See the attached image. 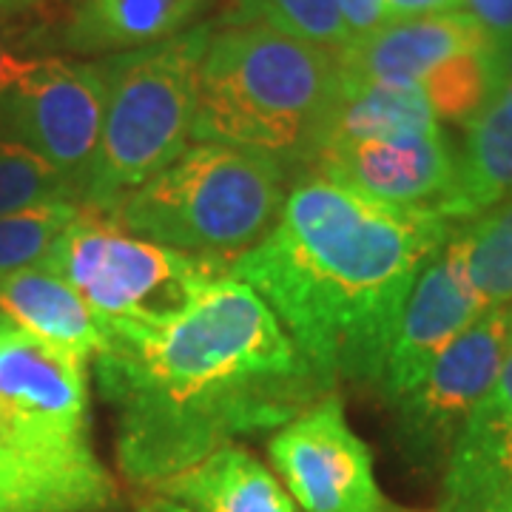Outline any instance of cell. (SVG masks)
Here are the masks:
<instances>
[{"label":"cell","mask_w":512,"mask_h":512,"mask_svg":"<svg viewBox=\"0 0 512 512\" xmlns=\"http://www.w3.org/2000/svg\"><path fill=\"white\" fill-rule=\"evenodd\" d=\"M94 370L114 410L117 467L148 490L237 436L282 430L333 390L234 276L168 328L109 333Z\"/></svg>","instance_id":"6da1fadb"},{"label":"cell","mask_w":512,"mask_h":512,"mask_svg":"<svg viewBox=\"0 0 512 512\" xmlns=\"http://www.w3.org/2000/svg\"><path fill=\"white\" fill-rule=\"evenodd\" d=\"M453 231L433 211L387 208L308 171L231 276L330 384H379L404 302Z\"/></svg>","instance_id":"7a4b0ae2"},{"label":"cell","mask_w":512,"mask_h":512,"mask_svg":"<svg viewBox=\"0 0 512 512\" xmlns=\"http://www.w3.org/2000/svg\"><path fill=\"white\" fill-rule=\"evenodd\" d=\"M86 359L15 325L0 339V512H106L117 484L97 458Z\"/></svg>","instance_id":"3957f363"},{"label":"cell","mask_w":512,"mask_h":512,"mask_svg":"<svg viewBox=\"0 0 512 512\" xmlns=\"http://www.w3.org/2000/svg\"><path fill=\"white\" fill-rule=\"evenodd\" d=\"M339 92L333 52L262 26H225L202 55L191 137L254 151L282 168L311 165Z\"/></svg>","instance_id":"277c9868"},{"label":"cell","mask_w":512,"mask_h":512,"mask_svg":"<svg viewBox=\"0 0 512 512\" xmlns=\"http://www.w3.org/2000/svg\"><path fill=\"white\" fill-rule=\"evenodd\" d=\"M285 197L276 160L197 143L103 217L134 237L234 265L271 231Z\"/></svg>","instance_id":"5b68a950"},{"label":"cell","mask_w":512,"mask_h":512,"mask_svg":"<svg viewBox=\"0 0 512 512\" xmlns=\"http://www.w3.org/2000/svg\"><path fill=\"white\" fill-rule=\"evenodd\" d=\"M211 26L103 60L106 111L83 205L111 214L131 191L174 163L191 140L197 77Z\"/></svg>","instance_id":"8992f818"},{"label":"cell","mask_w":512,"mask_h":512,"mask_svg":"<svg viewBox=\"0 0 512 512\" xmlns=\"http://www.w3.org/2000/svg\"><path fill=\"white\" fill-rule=\"evenodd\" d=\"M43 271L80 293L109 333H123L180 322L220 279L231 276V265L134 237L83 205Z\"/></svg>","instance_id":"52a82bcc"},{"label":"cell","mask_w":512,"mask_h":512,"mask_svg":"<svg viewBox=\"0 0 512 512\" xmlns=\"http://www.w3.org/2000/svg\"><path fill=\"white\" fill-rule=\"evenodd\" d=\"M512 350V308H490L436 359L410 393L393 402V436L416 470L447 464L461 427L490 393Z\"/></svg>","instance_id":"ba28073f"},{"label":"cell","mask_w":512,"mask_h":512,"mask_svg":"<svg viewBox=\"0 0 512 512\" xmlns=\"http://www.w3.org/2000/svg\"><path fill=\"white\" fill-rule=\"evenodd\" d=\"M106 111L103 63L49 57L0 103V137L20 143L77 185L86 200Z\"/></svg>","instance_id":"9c48e42d"},{"label":"cell","mask_w":512,"mask_h":512,"mask_svg":"<svg viewBox=\"0 0 512 512\" xmlns=\"http://www.w3.org/2000/svg\"><path fill=\"white\" fill-rule=\"evenodd\" d=\"M268 456L305 512H402L382 493L370 450L350 430L336 393L285 424Z\"/></svg>","instance_id":"30bf717a"},{"label":"cell","mask_w":512,"mask_h":512,"mask_svg":"<svg viewBox=\"0 0 512 512\" xmlns=\"http://www.w3.org/2000/svg\"><path fill=\"white\" fill-rule=\"evenodd\" d=\"M456 163L458 154L436 128L427 134L328 146L308 168L370 202L441 217L456 183Z\"/></svg>","instance_id":"8fae6325"},{"label":"cell","mask_w":512,"mask_h":512,"mask_svg":"<svg viewBox=\"0 0 512 512\" xmlns=\"http://www.w3.org/2000/svg\"><path fill=\"white\" fill-rule=\"evenodd\" d=\"M487 311L470 285L456 231L421 268L404 302L399 330L384 362L379 390L387 402L402 399L430 373L444 350Z\"/></svg>","instance_id":"7c38bea8"},{"label":"cell","mask_w":512,"mask_h":512,"mask_svg":"<svg viewBox=\"0 0 512 512\" xmlns=\"http://www.w3.org/2000/svg\"><path fill=\"white\" fill-rule=\"evenodd\" d=\"M493 49L467 12H444L413 20H390L367 35L350 37L336 55L345 83L419 86L450 57Z\"/></svg>","instance_id":"4fadbf2b"},{"label":"cell","mask_w":512,"mask_h":512,"mask_svg":"<svg viewBox=\"0 0 512 512\" xmlns=\"http://www.w3.org/2000/svg\"><path fill=\"white\" fill-rule=\"evenodd\" d=\"M436 512H512V350L447 456Z\"/></svg>","instance_id":"5bb4252c"},{"label":"cell","mask_w":512,"mask_h":512,"mask_svg":"<svg viewBox=\"0 0 512 512\" xmlns=\"http://www.w3.org/2000/svg\"><path fill=\"white\" fill-rule=\"evenodd\" d=\"M0 316L37 342L86 362L109 345V330L100 325L80 293L43 268L0 276Z\"/></svg>","instance_id":"9a60e30c"},{"label":"cell","mask_w":512,"mask_h":512,"mask_svg":"<svg viewBox=\"0 0 512 512\" xmlns=\"http://www.w3.org/2000/svg\"><path fill=\"white\" fill-rule=\"evenodd\" d=\"M205 0H63L60 43L69 52H134L180 35Z\"/></svg>","instance_id":"2e32d148"},{"label":"cell","mask_w":512,"mask_h":512,"mask_svg":"<svg viewBox=\"0 0 512 512\" xmlns=\"http://www.w3.org/2000/svg\"><path fill=\"white\" fill-rule=\"evenodd\" d=\"M148 493L160 495L177 512H299L279 481L237 444Z\"/></svg>","instance_id":"e0dca14e"},{"label":"cell","mask_w":512,"mask_h":512,"mask_svg":"<svg viewBox=\"0 0 512 512\" xmlns=\"http://www.w3.org/2000/svg\"><path fill=\"white\" fill-rule=\"evenodd\" d=\"M507 197H512V89H498L467 126L456 183L441 217L458 228Z\"/></svg>","instance_id":"ac0fdd59"},{"label":"cell","mask_w":512,"mask_h":512,"mask_svg":"<svg viewBox=\"0 0 512 512\" xmlns=\"http://www.w3.org/2000/svg\"><path fill=\"white\" fill-rule=\"evenodd\" d=\"M436 128L439 120L421 86L342 80V92L330 111L322 148L365 143V140H390L404 134H427Z\"/></svg>","instance_id":"d6986e66"},{"label":"cell","mask_w":512,"mask_h":512,"mask_svg":"<svg viewBox=\"0 0 512 512\" xmlns=\"http://www.w3.org/2000/svg\"><path fill=\"white\" fill-rule=\"evenodd\" d=\"M464 268L481 305H512V197L456 228Z\"/></svg>","instance_id":"ffe728a7"},{"label":"cell","mask_w":512,"mask_h":512,"mask_svg":"<svg viewBox=\"0 0 512 512\" xmlns=\"http://www.w3.org/2000/svg\"><path fill=\"white\" fill-rule=\"evenodd\" d=\"M225 26H262L333 55L353 37L339 0H234Z\"/></svg>","instance_id":"44dd1931"},{"label":"cell","mask_w":512,"mask_h":512,"mask_svg":"<svg viewBox=\"0 0 512 512\" xmlns=\"http://www.w3.org/2000/svg\"><path fill=\"white\" fill-rule=\"evenodd\" d=\"M436 120L470 126L478 111L498 92L495 80V49H478L450 57L419 83Z\"/></svg>","instance_id":"7402d4cb"},{"label":"cell","mask_w":512,"mask_h":512,"mask_svg":"<svg viewBox=\"0 0 512 512\" xmlns=\"http://www.w3.org/2000/svg\"><path fill=\"white\" fill-rule=\"evenodd\" d=\"M80 211V202H49L0 217V276L43 268L57 239L69 231Z\"/></svg>","instance_id":"603a6c76"},{"label":"cell","mask_w":512,"mask_h":512,"mask_svg":"<svg viewBox=\"0 0 512 512\" xmlns=\"http://www.w3.org/2000/svg\"><path fill=\"white\" fill-rule=\"evenodd\" d=\"M49 202H80L77 185L35 151L0 137V217Z\"/></svg>","instance_id":"cb8c5ba5"},{"label":"cell","mask_w":512,"mask_h":512,"mask_svg":"<svg viewBox=\"0 0 512 512\" xmlns=\"http://www.w3.org/2000/svg\"><path fill=\"white\" fill-rule=\"evenodd\" d=\"M49 57L55 55H46L40 49L37 35H20V32L0 29V103L15 89H20Z\"/></svg>","instance_id":"d4e9b609"},{"label":"cell","mask_w":512,"mask_h":512,"mask_svg":"<svg viewBox=\"0 0 512 512\" xmlns=\"http://www.w3.org/2000/svg\"><path fill=\"white\" fill-rule=\"evenodd\" d=\"M493 49L512 43V0H461Z\"/></svg>","instance_id":"484cf974"},{"label":"cell","mask_w":512,"mask_h":512,"mask_svg":"<svg viewBox=\"0 0 512 512\" xmlns=\"http://www.w3.org/2000/svg\"><path fill=\"white\" fill-rule=\"evenodd\" d=\"M339 3H342V15H345V23L353 37L367 35L387 23L384 0H339Z\"/></svg>","instance_id":"4316f807"},{"label":"cell","mask_w":512,"mask_h":512,"mask_svg":"<svg viewBox=\"0 0 512 512\" xmlns=\"http://www.w3.org/2000/svg\"><path fill=\"white\" fill-rule=\"evenodd\" d=\"M461 0H384V18L390 20H413L427 15H444L453 12Z\"/></svg>","instance_id":"83f0119b"},{"label":"cell","mask_w":512,"mask_h":512,"mask_svg":"<svg viewBox=\"0 0 512 512\" xmlns=\"http://www.w3.org/2000/svg\"><path fill=\"white\" fill-rule=\"evenodd\" d=\"M495 80L498 89H512V43L504 49H495Z\"/></svg>","instance_id":"f1b7e54d"},{"label":"cell","mask_w":512,"mask_h":512,"mask_svg":"<svg viewBox=\"0 0 512 512\" xmlns=\"http://www.w3.org/2000/svg\"><path fill=\"white\" fill-rule=\"evenodd\" d=\"M43 0H0V20L15 18V15H23L29 9L40 6Z\"/></svg>","instance_id":"f546056e"},{"label":"cell","mask_w":512,"mask_h":512,"mask_svg":"<svg viewBox=\"0 0 512 512\" xmlns=\"http://www.w3.org/2000/svg\"><path fill=\"white\" fill-rule=\"evenodd\" d=\"M137 512H177L168 501H163L160 495H154V493H148V498L140 504V510Z\"/></svg>","instance_id":"4dcf8cb0"},{"label":"cell","mask_w":512,"mask_h":512,"mask_svg":"<svg viewBox=\"0 0 512 512\" xmlns=\"http://www.w3.org/2000/svg\"><path fill=\"white\" fill-rule=\"evenodd\" d=\"M9 328H12V322H6V319L0 316V339H3V333H6Z\"/></svg>","instance_id":"1f68e13d"},{"label":"cell","mask_w":512,"mask_h":512,"mask_svg":"<svg viewBox=\"0 0 512 512\" xmlns=\"http://www.w3.org/2000/svg\"><path fill=\"white\" fill-rule=\"evenodd\" d=\"M510 308H512V305H510Z\"/></svg>","instance_id":"d6a6232c"}]
</instances>
